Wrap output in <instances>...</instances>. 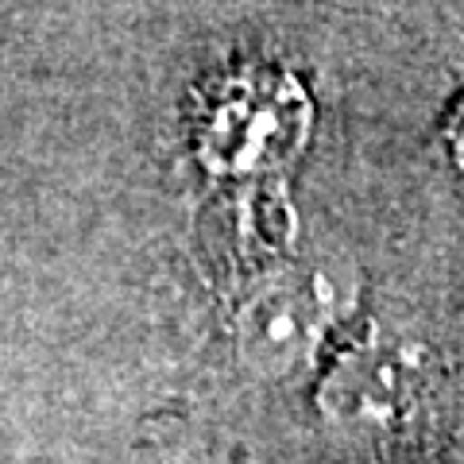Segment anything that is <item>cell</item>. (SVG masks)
Here are the masks:
<instances>
[{
    "instance_id": "6da1fadb",
    "label": "cell",
    "mask_w": 464,
    "mask_h": 464,
    "mask_svg": "<svg viewBox=\"0 0 464 464\" xmlns=\"http://www.w3.org/2000/svg\"><path fill=\"white\" fill-rule=\"evenodd\" d=\"M333 298L325 283L310 275V279H283L275 283L267 295H259V302L248 314V344L259 360L267 364H298V356L314 348V341L322 337V325L329 322Z\"/></svg>"
},
{
    "instance_id": "7a4b0ae2",
    "label": "cell",
    "mask_w": 464,
    "mask_h": 464,
    "mask_svg": "<svg viewBox=\"0 0 464 464\" xmlns=\"http://www.w3.org/2000/svg\"><path fill=\"white\" fill-rule=\"evenodd\" d=\"M414 380L402 356H356L329 383V411L348 426H395V418L411 411Z\"/></svg>"
}]
</instances>
